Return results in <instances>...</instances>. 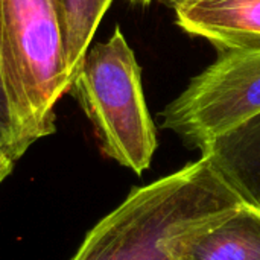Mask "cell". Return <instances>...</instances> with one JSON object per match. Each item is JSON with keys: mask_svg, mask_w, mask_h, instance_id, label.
<instances>
[{"mask_svg": "<svg viewBox=\"0 0 260 260\" xmlns=\"http://www.w3.org/2000/svg\"><path fill=\"white\" fill-rule=\"evenodd\" d=\"M14 163H15V160H14L5 149H0V184H2V183L5 181V178L12 172Z\"/></svg>", "mask_w": 260, "mask_h": 260, "instance_id": "cell-10", "label": "cell"}, {"mask_svg": "<svg viewBox=\"0 0 260 260\" xmlns=\"http://www.w3.org/2000/svg\"><path fill=\"white\" fill-rule=\"evenodd\" d=\"M244 206L207 158L184 166L126 200L85 236L72 260H172V242Z\"/></svg>", "mask_w": 260, "mask_h": 260, "instance_id": "cell-1", "label": "cell"}, {"mask_svg": "<svg viewBox=\"0 0 260 260\" xmlns=\"http://www.w3.org/2000/svg\"><path fill=\"white\" fill-rule=\"evenodd\" d=\"M172 260H260V212L241 206L172 242Z\"/></svg>", "mask_w": 260, "mask_h": 260, "instance_id": "cell-6", "label": "cell"}, {"mask_svg": "<svg viewBox=\"0 0 260 260\" xmlns=\"http://www.w3.org/2000/svg\"><path fill=\"white\" fill-rule=\"evenodd\" d=\"M175 14L181 29L224 52L260 50V0H201Z\"/></svg>", "mask_w": 260, "mask_h": 260, "instance_id": "cell-5", "label": "cell"}, {"mask_svg": "<svg viewBox=\"0 0 260 260\" xmlns=\"http://www.w3.org/2000/svg\"><path fill=\"white\" fill-rule=\"evenodd\" d=\"M113 0H58L61 8L67 72L78 73L94 32Z\"/></svg>", "mask_w": 260, "mask_h": 260, "instance_id": "cell-8", "label": "cell"}, {"mask_svg": "<svg viewBox=\"0 0 260 260\" xmlns=\"http://www.w3.org/2000/svg\"><path fill=\"white\" fill-rule=\"evenodd\" d=\"M200 151L244 204L260 212V114Z\"/></svg>", "mask_w": 260, "mask_h": 260, "instance_id": "cell-7", "label": "cell"}, {"mask_svg": "<svg viewBox=\"0 0 260 260\" xmlns=\"http://www.w3.org/2000/svg\"><path fill=\"white\" fill-rule=\"evenodd\" d=\"M0 76L24 148L53 134L72 84L58 0H0Z\"/></svg>", "mask_w": 260, "mask_h": 260, "instance_id": "cell-2", "label": "cell"}, {"mask_svg": "<svg viewBox=\"0 0 260 260\" xmlns=\"http://www.w3.org/2000/svg\"><path fill=\"white\" fill-rule=\"evenodd\" d=\"M129 2L134 5H140V6H148L152 0H129Z\"/></svg>", "mask_w": 260, "mask_h": 260, "instance_id": "cell-12", "label": "cell"}, {"mask_svg": "<svg viewBox=\"0 0 260 260\" xmlns=\"http://www.w3.org/2000/svg\"><path fill=\"white\" fill-rule=\"evenodd\" d=\"M0 149H5L14 160H18L27 149L24 148L17 129L9 101L0 76Z\"/></svg>", "mask_w": 260, "mask_h": 260, "instance_id": "cell-9", "label": "cell"}, {"mask_svg": "<svg viewBox=\"0 0 260 260\" xmlns=\"http://www.w3.org/2000/svg\"><path fill=\"white\" fill-rule=\"evenodd\" d=\"M260 114V50H229L195 76L160 122L193 148Z\"/></svg>", "mask_w": 260, "mask_h": 260, "instance_id": "cell-4", "label": "cell"}, {"mask_svg": "<svg viewBox=\"0 0 260 260\" xmlns=\"http://www.w3.org/2000/svg\"><path fill=\"white\" fill-rule=\"evenodd\" d=\"M158 2H160V3H163V5H166L168 8H171V9L177 11V9H180V8H184V6L193 5V3L201 2V0H158Z\"/></svg>", "mask_w": 260, "mask_h": 260, "instance_id": "cell-11", "label": "cell"}, {"mask_svg": "<svg viewBox=\"0 0 260 260\" xmlns=\"http://www.w3.org/2000/svg\"><path fill=\"white\" fill-rule=\"evenodd\" d=\"M91 122L104 154L136 174L145 172L157 149L140 66L120 27L90 47L70 90Z\"/></svg>", "mask_w": 260, "mask_h": 260, "instance_id": "cell-3", "label": "cell"}]
</instances>
